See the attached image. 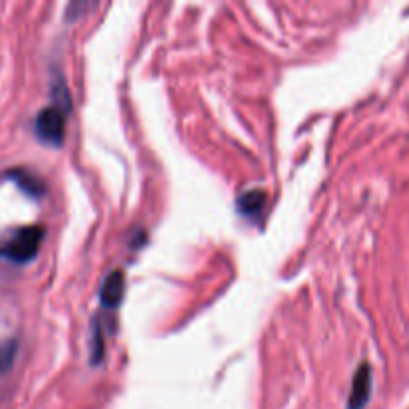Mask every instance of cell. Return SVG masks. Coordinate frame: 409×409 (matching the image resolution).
<instances>
[{"label": "cell", "instance_id": "1", "mask_svg": "<svg viewBox=\"0 0 409 409\" xmlns=\"http://www.w3.org/2000/svg\"><path fill=\"white\" fill-rule=\"evenodd\" d=\"M43 226L34 224V226L18 228L0 242V258L9 259L12 264H28L36 258L38 250L43 246Z\"/></svg>", "mask_w": 409, "mask_h": 409}, {"label": "cell", "instance_id": "2", "mask_svg": "<svg viewBox=\"0 0 409 409\" xmlns=\"http://www.w3.org/2000/svg\"><path fill=\"white\" fill-rule=\"evenodd\" d=\"M66 114L68 108L60 104L40 110V114L34 120V132L38 136V140L48 144V146H62L66 132Z\"/></svg>", "mask_w": 409, "mask_h": 409}, {"label": "cell", "instance_id": "3", "mask_svg": "<svg viewBox=\"0 0 409 409\" xmlns=\"http://www.w3.org/2000/svg\"><path fill=\"white\" fill-rule=\"evenodd\" d=\"M371 396V367L367 364H362L357 367L354 383H352V393L347 399V408L349 409H364Z\"/></svg>", "mask_w": 409, "mask_h": 409}, {"label": "cell", "instance_id": "4", "mask_svg": "<svg viewBox=\"0 0 409 409\" xmlns=\"http://www.w3.org/2000/svg\"><path fill=\"white\" fill-rule=\"evenodd\" d=\"M124 286H126V280H124V274L120 269H114L112 274H108V278L102 284V290H100V302L104 308H118L122 303V298H124Z\"/></svg>", "mask_w": 409, "mask_h": 409}, {"label": "cell", "instance_id": "5", "mask_svg": "<svg viewBox=\"0 0 409 409\" xmlns=\"http://www.w3.org/2000/svg\"><path fill=\"white\" fill-rule=\"evenodd\" d=\"M266 202H268V196L264 194L262 190H248V192H244L237 198V210H240V214L254 218V215L264 212Z\"/></svg>", "mask_w": 409, "mask_h": 409}, {"label": "cell", "instance_id": "6", "mask_svg": "<svg viewBox=\"0 0 409 409\" xmlns=\"http://www.w3.org/2000/svg\"><path fill=\"white\" fill-rule=\"evenodd\" d=\"M14 178H16L18 186H21L26 194H30V196H43L44 194L43 182H40L36 176H33V174H16Z\"/></svg>", "mask_w": 409, "mask_h": 409}, {"label": "cell", "instance_id": "7", "mask_svg": "<svg viewBox=\"0 0 409 409\" xmlns=\"http://www.w3.org/2000/svg\"><path fill=\"white\" fill-rule=\"evenodd\" d=\"M14 357H16V342L14 340L0 342V374L11 369L12 364H14Z\"/></svg>", "mask_w": 409, "mask_h": 409}]
</instances>
